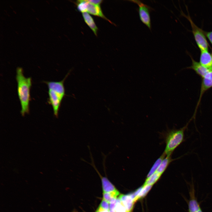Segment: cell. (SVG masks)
Here are the masks:
<instances>
[{
    "instance_id": "6da1fadb",
    "label": "cell",
    "mask_w": 212,
    "mask_h": 212,
    "mask_svg": "<svg viewBox=\"0 0 212 212\" xmlns=\"http://www.w3.org/2000/svg\"><path fill=\"white\" fill-rule=\"evenodd\" d=\"M16 79L17 83V93L21 107V113L24 116L29 112L31 78L25 77L22 69L18 67L16 70Z\"/></svg>"
},
{
    "instance_id": "7a4b0ae2",
    "label": "cell",
    "mask_w": 212,
    "mask_h": 212,
    "mask_svg": "<svg viewBox=\"0 0 212 212\" xmlns=\"http://www.w3.org/2000/svg\"><path fill=\"white\" fill-rule=\"evenodd\" d=\"M187 126L179 129L170 130L166 132L165 138L166 145L163 152L166 156L171 155L175 149L183 142Z\"/></svg>"
},
{
    "instance_id": "3957f363",
    "label": "cell",
    "mask_w": 212,
    "mask_h": 212,
    "mask_svg": "<svg viewBox=\"0 0 212 212\" xmlns=\"http://www.w3.org/2000/svg\"><path fill=\"white\" fill-rule=\"evenodd\" d=\"M138 4L139 6L138 13L140 20L150 30L151 23L150 12L153 10L148 6L143 3L139 0H129Z\"/></svg>"
},
{
    "instance_id": "277c9868",
    "label": "cell",
    "mask_w": 212,
    "mask_h": 212,
    "mask_svg": "<svg viewBox=\"0 0 212 212\" xmlns=\"http://www.w3.org/2000/svg\"><path fill=\"white\" fill-rule=\"evenodd\" d=\"M68 73L64 79L59 82H45L47 85L48 89L53 91L62 99L65 95V89L64 86V82L67 77L68 76Z\"/></svg>"
},
{
    "instance_id": "5b68a950",
    "label": "cell",
    "mask_w": 212,
    "mask_h": 212,
    "mask_svg": "<svg viewBox=\"0 0 212 212\" xmlns=\"http://www.w3.org/2000/svg\"><path fill=\"white\" fill-rule=\"evenodd\" d=\"M193 27V32L196 42L201 51H208V44L206 38L202 32L198 29Z\"/></svg>"
},
{
    "instance_id": "8992f818",
    "label": "cell",
    "mask_w": 212,
    "mask_h": 212,
    "mask_svg": "<svg viewBox=\"0 0 212 212\" xmlns=\"http://www.w3.org/2000/svg\"><path fill=\"white\" fill-rule=\"evenodd\" d=\"M48 94L49 103L52 106L54 116L57 117L59 109L62 99L52 90L49 89Z\"/></svg>"
},
{
    "instance_id": "52a82bcc",
    "label": "cell",
    "mask_w": 212,
    "mask_h": 212,
    "mask_svg": "<svg viewBox=\"0 0 212 212\" xmlns=\"http://www.w3.org/2000/svg\"><path fill=\"white\" fill-rule=\"evenodd\" d=\"M87 2L86 12L93 15L100 17L112 23L107 19L103 14L99 5L92 3L88 0H86Z\"/></svg>"
},
{
    "instance_id": "ba28073f",
    "label": "cell",
    "mask_w": 212,
    "mask_h": 212,
    "mask_svg": "<svg viewBox=\"0 0 212 212\" xmlns=\"http://www.w3.org/2000/svg\"><path fill=\"white\" fill-rule=\"evenodd\" d=\"M200 63L210 70H212V58L208 51H201Z\"/></svg>"
},
{
    "instance_id": "9c48e42d",
    "label": "cell",
    "mask_w": 212,
    "mask_h": 212,
    "mask_svg": "<svg viewBox=\"0 0 212 212\" xmlns=\"http://www.w3.org/2000/svg\"><path fill=\"white\" fill-rule=\"evenodd\" d=\"M125 207L127 212H131L135 203L129 194H121L117 198Z\"/></svg>"
},
{
    "instance_id": "30bf717a",
    "label": "cell",
    "mask_w": 212,
    "mask_h": 212,
    "mask_svg": "<svg viewBox=\"0 0 212 212\" xmlns=\"http://www.w3.org/2000/svg\"><path fill=\"white\" fill-rule=\"evenodd\" d=\"M190 194V199L188 202V212H197L200 209V206L194 194L193 187L191 189Z\"/></svg>"
},
{
    "instance_id": "8fae6325",
    "label": "cell",
    "mask_w": 212,
    "mask_h": 212,
    "mask_svg": "<svg viewBox=\"0 0 212 212\" xmlns=\"http://www.w3.org/2000/svg\"><path fill=\"white\" fill-rule=\"evenodd\" d=\"M192 61V64L191 68L194 70L198 74L203 78L209 71L211 70L203 66L200 63L195 61L193 59Z\"/></svg>"
},
{
    "instance_id": "7c38bea8",
    "label": "cell",
    "mask_w": 212,
    "mask_h": 212,
    "mask_svg": "<svg viewBox=\"0 0 212 212\" xmlns=\"http://www.w3.org/2000/svg\"><path fill=\"white\" fill-rule=\"evenodd\" d=\"M82 15L85 23L97 36L98 28L92 17L87 12L82 13Z\"/></svg>"
},
{
    "instance_id": "4fadbf2b",
    "label": "cell",
    "mask_w": 212,
    "mask_h": 212,
    "mask_svg": "<svg viewBox=\"0 0 212 212\" xmlns=\"http://www.w3.org/2000/svg\"><path fill=\"white\" fill-rule=\"evenodd\" d=\"M174 160V159L172 158L171 155L166 156V157L162 161L156 172L162 175L167 169L170 164Z\"/></svg>"
},
{
    "instance_id": "5bb4252c",
    "label": "cell",
    "mask_w": 212,
    "mask_h": 212,
    "mask_svg": "<svg viewBox=\"0 0 212 212\" xmlns=\"http://www.w3.org/2000/svg\"><path fill=\"white\" fill-rule=\"evenodd\" d=\"M166 156L165 154L163 152L160 157L156 160L148 174L146 178H149L157 171L162 161Z\"/></svg>"
},
{
    "instance_id": "9a60e30c",
    "label": "cell",
    "mask_w": 212,
    "mask_h": 212,
    "mask_svg": "<svg viewBox=\"0 0 212 212\" xmlns=\"http://www.w3.org/2000/svg\"><path fill=\"white\" fill-rule=\"evenodd\" d=\"M161 175V174L156 172L149 178L146 179L143 185H153L158 180Z\"/></svg>"
},
{
    "instance_id": "2e32d148",
    "label": "cell",
    "mask_w": 212,
    "mask_h": 212,
    "mask_svg": "<svg viewBox=\"0 0 212 212\" xmlns=\"http://www.w3.org/2000/svg\"><path fill=\"white\" fill-rule=\"evenodd\" d=\"M153 185H147L143 186L141 191L138 195L135 198L134 201L135 202L137 201L144 197L151 189Z\"/></svg>"
},
{
    "instance_id": "e0dca14e",
    "label": "cell",
    "mask_w": 212,
    "mask_h": 212,
    "mask_svg": "<svg viewBox=\"0 0 212 212\" xmlns=\"http://www.w3.org/2000/svg\"><path fill=\"white\" fill-rule=\"evenodd\" d=\"M99 207L104 210L110 211L109 203L103 199L102 200Z\"/></svg>"
},
{
    "instance_id": "ac0fdd59",
    "label": "cell",
    "mask_w": 212,
    "mask_h": 212,
    "mask_svg": "<svg viewBox=\"0 0 212 212\" xmlns=\"http://www.w3.org/2000/svg\"><path fill=\"white\" fill-rule=\"evenodd\" d=\"M88 1L92 3H93L95 4H97V5H100L102 2V0H88Z\"/></svg>"
},
{
    "instance_id": "d6986e66",
    "label": "cell",
    "mask_w": 212,
    "mask_h": 212,
    "mask_svg": "<svg viewBox=\"0 0 212 212\" xmlns=\"http://www.w3.org/2000/svg\"><path fill=\"white\" fill-rule=\"evenodd\" d=\"M206 36L212 44V32L207 33L206 34Z\"/></svg>"
},
{
    "instance_id": "ffe728a7",
    "label": "cell",
    "mask_w": 212,
    "mask_h": 212,
    "mask_svg": "<svg viewBox=\"0 0 212 212\" xmlns=\"http://www.w3.org/2000/svg\"><path fill=\"white\" fill-rule=\"evenodd\" d=\"M197 212H202L201 210V209H200Z\"/></svg>"
},
{
    "instance_id": "44dd1931",
    "label": "cell",
    "mask_w": 212,
    "mask_h": 212,
    "mask_svg": "<svg viewBox=\"0 0 212 212\" xmlns=\"http://www.w3.org/2000/svg\"><path fill=\"white\" fill-rule=\"evenodd\" d=\"M211 56H212V54H211Z\"/></svg>"
}]
</instances>
